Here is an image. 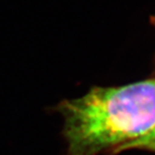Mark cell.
Returning a JSON list of instances; mask_svg holds the SVG:
<instances>
[{"label": "cell", "instance_id": "cell-1", "mask_svg": "<svg viewBox=\"0 0 155 155\" xmlns=\"http://www.w3.org/2000/svg\"><path fill=\"white\" fill-rule=\"evenodd\" d=\"M66 155H98L118 149L155 125V80L94 87L59 104Z\"/></svg>", "mask_w": 155, "mask_h": 155}, {"label": "cell", "instance_id": "cell-2", "mask_svg": "<svg viewBox=\"0 0 155 155\" xmlns=\"http://www.w3.org/2000/svg\"><path fill=\"white\" fill-rule=\"evenodd\" d=\"M129 149H149L155 150V125L147 133L146 135L140 137L131 142L116 149L117 151H121Z\"/></svg>", "mask_w": 155, "mask_h": 155}]
</instances>
